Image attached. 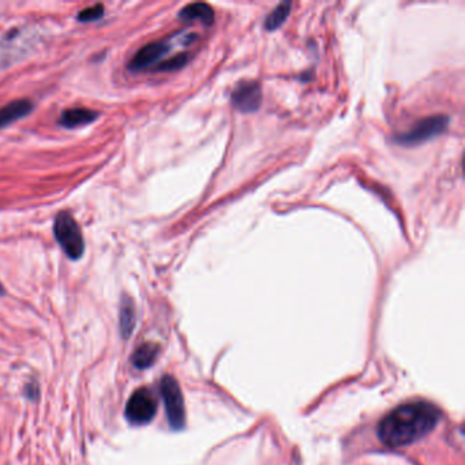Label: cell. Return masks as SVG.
Masks as SVG:
<instances>
[{
    "label": "cell",
    "instance_id": "16",
    "mask_svg": "<svg viewBox=\"0 0 465 465\" xmlns=\"http://www.w3.org/2000/svg\"><path fill=\"white\" fill-rule=\"evenodd\" d=\"M4 294V288H3V286L0 284V295H3Z\"/></svg>",
    "mask_w": 465,
    "mask_h": 465
},
{
    "label": "cell",
    "instance_id": "3",
    "mask_svg": "<svg viewBox=\"0 0 465 465\" xmlns=\"http://www.w3.org/2000/svg\"><path fill=\"white\" fill-rule=\"evenodd\" d=\"M449 125V118L445 115H436L430 118L422 119L416 126L394 138V142L404 147H415L419 144H425L438 136H441Z\"/></svg>",
    "mask_w": 465,
    "mask_h": 465
},
{
    "label": "cell",
    "instance_id": "6",
    "mask_svg": "<svg viewBox=\"0 0 465 465\" xmlns=\"http://www.w3.org/2000/svg\"><path fill=\"white\" fill-rule=\"evenodd\" d=\"M231 101L243 114L255 112L262 104V88L257 81H243L234 89Z\"/></svg>",
    "mask_w": 465,
    "mask_h": 465
},
{
    "label": "cell",
    "instance_id": "4",
    "mask_svg": "<svg viewBox=\"0 0 465 465\" xmlns=\"http://www.w3.org/2000/svg\"><path fill=\"white\" fill-rule=\"evenodd\" d=\"M161 394H162L169 426L173 430L183 429L186 423L184 400H183L180 386L173 377L165 375L161 379Z\"/></svg>",
    "mask_w": 465,
    "mask_h": 465
},
{
    "label": "cell",
    "instance_id": "15",
    "mask_svg": "<svg viewBox=\"0 0 465 465\" xmlns=\"http://www.w3.org/2000/svg\"><path fill=\"white\" fill-rule=\"evenodd\" d=\"M103 15H104V5L103 4H95L92 7H88V8L82 10L78 14L77 19L79 22H93V21L100 19Z\"/></svg>",
    "mask_w": 465,
    "mask_h": 465
},
{
    "label": "cell",
    "instance_id": "8",
    "mask_svg": "<svg viewBox=\"0 0 465 465\" xmlns=\"http://www.w3.org/2000/svg\"><path fill=\"white\" fill-rule=\"evenodd\" d=\"M99 118V112L88 108H70L62 112L59 125L64 129H77L93 123Z\"/></svg>",
    "mask_w": 465,
    "mask_h": 465
},
{
    "label": "cell",
    "instance_id": "5",
    "mask_svg": "<svg viewBox=\"0 0 465 465\" xmlns=\"http://www.w3.org/2000/svg\"><path fill=\"white\" fill-rule=\"evenodd\" d=\"M155 414L157 401L149 389L141 388L131 394L126 405V418L130 423L136 426L148 425L153 420Z\"/></svg>",
    "mask_w": 465,
    "mask_h": 465
},
{
    "label": "cell",
    "instance_id": "2",
    "mask_svg": "<svg viewBox=\"0 0 465 465\" xmlns=\"http://www.w3.org/2000/svg\"><path fill=\"white\" fill-rule=\"evenodd\" d=\"M53 235L64 254L78 261L85 253V240L79 225L70 212H60L53 221Z\"/></svg>",
    "mask_w": 465,
    "mask_h": 465
},
{
    "label": "cell",
    "instance_id": "10",
    "mask_svg": "<svg viewBox=\"0 0 465 465\" xmlns=\"http://www.w3.org/2000/svg\"><path fill=\"white\" fill-rule=\"evenodd\" d=\"M179 18L187 22L199 21L209 26L214 21V12L213 8L206 3H191L180 10Z\"/></svg>",
    "mask_w": 465,
    "mask_h": 465
},
{
    "label": "cell",
    "instance_id": "11",
    "mask_svg": "<svg viewBox=\"0 0 465 465\" xmlns=\"http://www.w3.org/2000/svg\"><path fill=\"white\" fill-rule=\"evenodd\" d=\"M137 322V314L136 306L130 297L125 295L121 303V312H119V326H121V334L123 338H130L136 329Z\"/></svg>",
    "mask_w": 465,
    "mask_h": 465
},
{
    "label": "cell",
    "instance_id": "9",
    "mask_svg": "<svg viewBox=\"0 0 465 465\" xmlns=\"http://www.w3.org/2000/svg\"><path fill=\"white\" fill-rule=\"evenodd\" d=\"M33 111V103L22 99L15 100L0 108V129L16 122L21 118L27 116Z\"/></svg>",
    "mask_w": 465,
    "mask_h": 465
},
{
    "label": "cell",
    "instance_id": "1",
    "mask_svg": "<svg viewBox=\"0 0 465 465\" xmlns=\"http://www.w3.org/2000/svg\"><path fill=\"white\" fill-rule=\"evenodd\" d=\"M441 412L430 403L414 401L400 405L378 426V437L390 448L411 445L436 429Z\"/></svg>",
    "mask_w": 465,
    "mask_h": 465
},
{
    "label": "cell",
    "instance_id": "14",
    "mask_svg": "<svg viewBox=\"0 0 465 465\" xmlns=\"http://www.w3.org/2000/svg\"><path fill=\"white\" fill-rule=\"evenodd\" d=\"M187 62H188V56L186 53H180V55H176V56L160 63L155 67V70L157 71H175V70H179L183 66H186Z\"/></svg>",
    "mask_w": 465,
    "mask_h": 465
},
{
    "label": "cell",
    "instance_id": "12",
    "mask_svg": "<svg viewBox=\"0 0 465 465\" xmlns=\"http://www.w3.org/2000/svg\"><path fill=\"white\" fill-rule=\"evenodd\" d=\"M158 352H160V347L157 344L145 342L136 349L133 355V364L140 370L148 368L155 363Z\"/></svg>",
    "mask_w": 465,
    "mask_h": 465
},
{
    "label": "cell",
    "instance_id": "13",
    "mask_svg": "<svg viewBox=\"0 0 465 465\" xmlns=\"http://www.w3.org/2000/svg\"><path fill=\"white\" fill-rule=\"evenodd\" d=\"M291 7L292 4L290 1H284V3H280L265 19V27L271 32L279 29L286 21L287 18L290 16V12H291Z\"/></svg>",
    "mask_w": 465,
    "mask_h": 465
},
{
    "label": "cell",
    "instance_id": "7",
    "mask_svg": "<svg viewBox=\"0 0 465 465\" xmlns=\"http://www.w3.org/2000/svg\"><path fill=\"white\" fill-rule=\"evenodd\" d=\"M172 45L168 41H155L142 47L129 63V70L144 71L155 66V63L171 51Z\"/></svg>",
    "mask_w": 465,
    "mask_h": 465
}]
</instances>
